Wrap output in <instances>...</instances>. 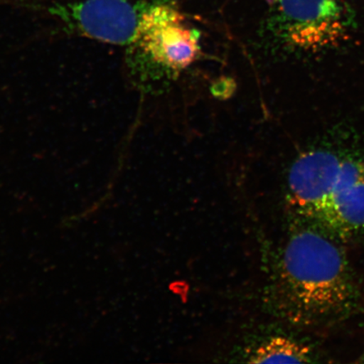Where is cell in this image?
<instances>
[{"label":"cell","mask_w":364,"mask_h":364,"mask_svg":"<svg viewBox=\"0 0 364 364\" xmlns=\"http://www.w3.org/2000/svg\"><path fill=\"white\" fill-rule=\"evenodd\" d=\"M129 50L132 70L145 78H175L201 53L200 36L186 24L178 9L165 1L141 9Z\"/></svg>","instance_id":"obj_2"},{"label":"cell","mask_w":364,"mask_h":364,"mask_svg":"<svg viewBox=\"0 0 364 364\" xmlns=\"http://www.w3.org/2000/svg\"><path fill=\"white\" fill-rule=\"evenodd\" d=\"M287 240L277 270L284 315L303 326H327L356 311L359 288L340 240L304 220Z\"/></svg>","instance_id":"obj_1"},{"label":"cell","mask_w":364,"mask_h":364,"mask_svg":"<svg viewBox=\"0 0 364 364\" xmlns=\"http://www.w3.org/2000/svg\"><path fill=\"white\" fill-rule=\"evenodd\" d=\"M321 226L341 241L364 230V171L362 163L346 159Z\"/></svg>","instance_id":"obj_6"},{"label":"cell","mask_w":364,"mask_h":364,"mask_svg":"<svg viewBox=\"0 0 364 364\" xmlns=\"http://www.w3.org/2000/svg\"><path fill=\"white\" fill-rule=\"evenodd\" d=\"M362 166H363V171H364V162H363V163H362Z\"/></svg>","instance_id":"obj_9"},{"label":"cell","mask_w":364,"mask_h":364,"mask_svg":"<svg viewBox=\"0 0 364 364\" xmlns=\"http://www.w3.org/2000/svg\"><path fill=\"white\" fill-rule=\"evenodd\" d=\"M250 363H311L312 352L307 346L299 341L277 336L268 339L253 349L249 356Z\"/></svg>","instance_id":"obj_7"},{"label":"cell","mask_w":364,"mask_h":364,"mask_svg":"<svg viewBox=\"0 0 364 364\" xmlns=\"http://www.w3.org/2000/svg\"><path fill=\"white\" fill-rule=\"evenodd\" d=\"M351 26L338 0H274L269 28L285 48L313 53L338 46Z\"/></svg>","instance_id":"obj_3"},{"label":"cell","mask_w":364,"mask_h":364,"mask_svg":"<svg viewBox=\"0 0 364 364\" xmlns=\"http://www.w3.org/2000/svg\"><path fill=\"white\" fill-rule=\"evenodd\" d=\"M141 9L127 0H83L54 4L48 11L81 34L102 42L125 45L134 38Z\"/></svg>","instance_id":"obj_5"},{"label":"cell","mask_w":364,"mask_h":364,"mask_svg":"<svg viewBox=\"0 0 364 364\" xmlns=\"http://www.w3.org/2000/svg\"><path fill=\"white\" fill-rule=\"evenodd\" d=\"M359 363H364V353L363 354V356L360 358V360H359Z\"/></svg>","instance_id":"obj_8"},{"label":"cell","mask_w":364,"mask_h":364,"mask_svg":"<svg viewBox=\"0 0 364 364\" xmlns=\"http://www.w3.org/2000/svg\"><path fill=\"white\" fill-rule=\"evenodd\" d=\"M346 159L313 149L295 159L288 176V199L301 220L320 225Z\"/></svg>","instance_id":"obj_4"}]
</instances>
